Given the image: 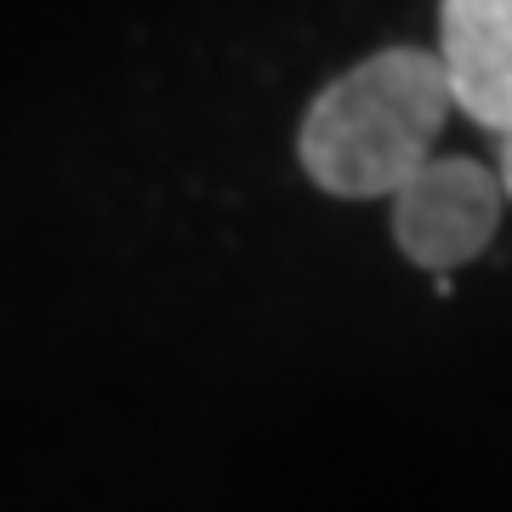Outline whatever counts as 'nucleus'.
<instances>
[{
  "label": "nucleus",
  "mask_w": 512,
  "mask_h": 512,
  "mask_svg": "<svg viewBox=\"0 0 512 512\" xmlns=\"http://www.w3.org/2000/svg\"><path fill=\"white\" fill-rule=\"evenodd\" d=\"M439 63L467 120L512 126V0H444Z\"/></svg>",
  "instance_id": "nucleus-3"
},
{
  "label": "nucleus",
  "mask_w": 512,
  "mask_h": 512,
  "mask_svg": "<svg viewBox=\"0 0 512 512\" xmlns=\"http://www.w3.org/2000/svg\"><path fill=\"white\" fill-rule=\"evenodd\" d=\"M450 109L456 97L439 52L387 46L313 97L296 137L302 171L336 200L399 194L433 160Z\"/></svg>",
  "instance_id": "nucleus-1"
},
{
  "label": "nucleus",
  "mask_w": 512,
  "mask_h": 512,
  "mask_svg": "<svg viewBox=\"0 0 512 512\" xmlns=\"http://www.w3.org/2000/svg\"><path fill=\"white\" fill-rule=\"evenodd\" d=\"M495 137H501V165H495V177H501V194L512 200V126H501Z\"/></svg>",
  "instance_id": "nucleus-4"
},
{
  "label": "nucleus",
  "mask_w": 512,
  "mask_h": 512,
  "mask_svg": "<svg viewBox=\"0 0 512 512\" xmlns=\"http://www.w3.org/2000/svg\"><path fill=\"white\" fill-rule=\"evenodd\" d=\"M501 200V177L478 160H427L393 194V239L416 268L450 274L495 239Z\"/></svg>",
  "instance_id": "nucleus-2"
}]
</instances>
